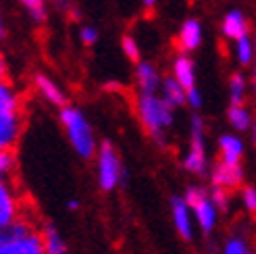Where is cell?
Instances as JSON below:
<instances>
[{
    "label": "cell",
    "instance_id": "obj_25",
    "mask_svg": "<svg viewBox=\"0 0 256 254\" xmlns=\"http://www.w3.org/2000/svg\"><path fill=\"white\" fill-rule=\"evenodd\" d=\"M210 198L214 202V206H219L221 210H227V194H225L223 186H214L210 192Z\"/></svg>",
    "mask_w": 256,
    "mask_h": 254
},
{
    "label": "cell",
    "instance_id": "obj_28",
    "mask_svg": "<svg viewBox=\"0 0 256 254\" xmlns=\"http://www.w3.org/2000/svg\"><path fill=\"white\" fill-rule=\"evenodd\" d=\"M244 204L250 212H256V190L254 188H244Z\"/></svg>",
    "mask_w": 256,
    "mask_h": 254
},
{
    "label": "cell",
    "instance_id": "obj_1",
    "mask_svg": "<svg viewBox=\"0 0 256 254\" xmlns=\"http://www.w3.org/2000/svg\"><path fill=\"white\" fill-rule=\"evenodd\" d=\"M173 108L175 106L164 96L160 98L156 94L144 92L138 96V115L158 144H164V130L173 123Z\"/></svg>",
    "mask_w": 256,
    "mask_h": 254
},
{
    "label": "cell",
    "instance_id": "obj_19",
    "mask_svg": "<svg viewBox=\"0 0 256 254\" xmlns=\"http://www.w3.org/2000/svg\"><path fill=\"white\" fill-rule=\"evenodd\" d=\"M246 94V78L242 73H232L229 78V102L232 104H242Z\"/></svg>",
    "mask_w": 256,
    "mask_h": 254
},
{
    "label": "cell",
    "instance_id": "obj_3",
    "mask_svg": "<svg viewBox=\"0 0 256 254\" xmlns=\"http://www.w3.org/2000/svg\"><path fill=\"white\" fill-rule=\"evenodd\" d=\"M46 246L23 221L4 227L0 238V254H44Z\"/></svg>",
    "mask_w": 256,
    "mask_h": 254
},
{
    "label": "cell",
    "instance_id": "obj_17",
    "mask_svg": "<svg viewBox=\"0 0 256 254\" xmlns=\"http://www.w3.org/2000/svg\"><path fill=\"white\" fill-rule=\"evenodd\" d=\"M254 52H256V48H254V42L250 40V36H242L240 40H236V58L240 65H250V62L254 60Z\"/></svg>",
    "mask_w": 256,
    "mask_h": 254
},
{
    "label": "cell",
    "instance_id": "obj_12",
    "mask_svg": "<svg viewBox=\"0 0 256 254\" xmlns=\"http://www.w3.org/2000/svg\"><path fill=\"white\" fill-rule=\"evenodd\" d=\"M242 182V167L240 162L238 164H232V162H219L212 171V184L214 186H223V188H229V186H238Z\"/></svg>",
    "mask_w": 256,
    "mask_h": 254
},
{
    "label": "cell",
    "instance_id": "obj_18",
    "mask_svg": "<svg viewBox=\"0 0 256 254\" xmlns=\"http://www.w3.org/2000/svg\"><path fill=\"white\" fill-rule=\"evenodd\" d=\"M12 214H15V204H12V198L8 194L6 186H0V225L8 227L12 223Z\"/></svg>",
    "mask_w": 256,
    "mask_h": 254
},
{
    "label": "cell",
    "instance_id": "obj_29",
    "mask_svg": "<svg viewBox=\"0 0 256 254\" xmlns=\"http://www.w3.org/2000/svg\"><path fill=\"white\" fill-rule=\"evenodd\" d=\"M10 169H12V154H8V152L4 150L2 154H0V171L6 173Z\"/></svg>",
    "mask_w": 256,
    "mask_h": 254
},
{
    "label": "cell",
    "instance_id": "obj_34",
    "mask_svg": "<svg viewBox=\"0 0 256 254\" xmlns=\"http://www.w3.org/2000/svg\"><path fill=\"white\" fill-rule=\"evenodd\" d=\"M250 254H252V252H250Z\"/></svg>",
    "mask_w": 256,
    "mask_h": 254
},
{
    "label": "cell",
    "instance_id": "obj_8",
    "mask_svg": "<svg viewBox=\"0 0 256 254\" xmlns=\"http://www.w3.org/2000/svg\"><path fill=\"white\" fill-rule=\"evenodd\" d=\"M136 82H138L140 92H144V94H156V90L162 86L158 71L154 69V65H150L146 60L136 62Z\"/></svg>",
    "mask_w": 256,
    "mask_h": 254
},
{
    "label": "cell",
    "instance_id": "obj_33",
    "mask_svg": "<svg viewBox=\"0 0 256 254\" xmlns=\"http://www.w3.org/2000/svg\"><path fill=\"white\" fill-rule=\"evenodd\" d=\"M254 144H256V123H254Z\"/></svg>",
    "mask_w": 256,
    "mask_h": 254
},
{
    "label": "cell",
    "instance_id": "obj_2",
    "mask_svg": "<svg viewBox=\"0 0 256 254\" xmlns=\"http://www.w3.org/2000/svg\"><path fill=\"white\" fill-rule=\"evenodd\" d=\"M60 123L65 125L69 142L75 148V152L84 158L94 156V136L84 112L75 106H60Z\"/></svg>",
    "mask_w": 256,
    "mask_h": 254
},
{
    "label": "cell",
    "instance_id": "obj_16",
    "mask_svg": "<svg viewBox=\"0 0 256 254\" xmlns=\"http://www.w3.org/2000/svg\"><path fill=\"white\" fill-rule=\"evenodd\" d=\"M219 146L223 150V160L225 162H232V164L240 162V156H242V152H244L242 140H238L236 136H221Z\"/></svg>",
    "mask_w": 256,
    "mask_h": 254
},
{
    "label": "cell",
    "instance_id": "obj_6",
    "mask_svg": "<svg viewBox=\"0 0 256 254\" xmlns=\"http://www.w3.org/2000/svg\"><path fill=\"white\" fill-rule=\"evenodd\" d=\"M186 202L194 208L196 219L204 232H210L214 225V202L212 198L200 188H188L186 192Z\"/></svg>",
    "mask_w": 256,
    "mask_h": 254
},
{
    "label": "cell",
    "instance_id": "obj_24",
    "mask_svg": "<svg viewBox=\"0 0 256 254\" xmlns=\"http://www.w3.org/2000/svg\"><path fill=\"white\" fill-rule=\"evenodd\" d=\"M80 40L84 46H94L98 42V30L92 28V25H86V28H82V32H80Z\"/></svg>",
    "mask_w": 256,
    "mask_h": 254
},
{
    "label": "cell",
    "instance_id": "obj_31",
    "mask_svg": "<svg viewBox=\"0 0 256 254\" xmlns=\"http://www.w3.org/2000/svg\"><path fill=\"white\" fill-rule=\"evenodd\" d=\"M252 90H254V96H256V65H254V71H252Z\"/></svg>",
    "mask_w": 256,
    "mask_h": 254
},
{
    "label": "cell",
    "instance_id": "obj_13",
    "mask_svg": "<svg viewBox=\"0 0 256 254\" xmlns=\"http://www.w3.org/2000/svg\"><path fill=\"white\" fill-rule=\"evenodd\" d=\"M173 78L182 84L186 90L196 86V73H194V62H192L190 56L179 54L173 60Z\"/></svg>",
    "mask_w": 256,
    "mask_h": 254
},
{
    "label": "cell",
    "instance_id": "obj_14",
    "mask_svg": "<svg viewBox=\"0 0 256 254\" xmlns=\"http://www.w3.org/2000/svg\"><path fill=\"white\" fill-rule=\"evenodd\" d=\"M36 86H38V90H40V94L48 100V102H52L56 106H65L67 104V98H65V94H62V90L50 78H46L44 73L36 75Z\"/></svg>",
    "mask_w": 256,
    "mask_h": 254
},
{
    "label": "cell",
    "instance_id": "obj_5",
    "mask_svg": "<svg viewBox=\"0 0 256 254\" xmlns=\"http://www.w3.org/2000/svg\"><path fill=\"white\" fill-rule=\"evenodd\" d=\"M98 177H100V188L108 192L121 180V164L117 158L110 142H104L100 146V154H98Z\"/></svg>",
    "mask_w": 256,
    "mask_h": 254
},
{
    "label": "cell",
    "instance_id": "obj_27",
    "mask_svg": "<svg viewBox=\"0 0 256 254\" xmlns=\"http://www.w3.org/2000/svg\"><path fill=\"white\" fill-rule=\"evenodd\" d=\"M186 98H188V104H190L192 108H200V106H202V96H200V90H198L196 86L190 88L188 94H186Z\"/></svg>",
    "mask_w": 256,
    "mask_h": 254
},
{
    "label": "cell",
    "instance_id": "obj_30",
    "mask_svg": "<svg viewBox=\"0 0 256 254\" xmlns=\"http://www.w3.org/2000/svg\"><path fill=\"white\" fill-rule=\"evenodd\" d=\"M140 2H142L146 8H152V6H156V2H158V0H140Z\"/></svg>",
    "mask_w": 256,
    "mask_h": 254
},
{
    "label": "cell",
    "instance_id": "obj_7",
    "mask_svg": "<svg viewBox=\"0 0 256 254\" xmlns=\"http://www.w3.org/2000/svg\"><path fill=\"white\" fill-rule=\"evenodd\" d=\"M192 144L186 156V169L192 173H204L206 167V154H204V127L198 115L192 117Z\"/></svg>",
    "mask_w": 256,
    "mask_h": 254
},
{
    "label": "cell",
    "instance_id": "obj_15",
    "mask_svg": "<svg viewBox=\"0 0 256 254\" xmlns=\"http://www.w3.org/2000/svg\"><path fill=\"white\" fill-rule=\"evenodd\" d=\"M160 90H162V96L169 100V102L173 106H182L184 102H188V90L179 84L175 78H167V80H162V86H160Z\"/></svg>",
    "mask_w": 256,
    "mask_h": 254
},
{
    "label": "cell",
    "instance_id": "obj_23",
    "mask_svg": "<svg viewBox=\"0 0 256 254\" xmlns=\"http://www.w3.org/2000/svg\"><path fill=\"white\" fill-rule=\"evenodd\" d=\"M121 48H123V54L132 62H140V46H138V42L134 40L132 36H123L121 38Z\"/></svg>",
    "mask_w": 256,
    "mask_h": 254
},
{
    "label": "cell",
    "instance_id": "obj_9",
    "mask_svg": "<svg viewBox=\"0 0 256 254\" xmlns=\"http://www.w3.org/2000/svg\"><path fill=\"white\" fill-rule=\"evenodd\" d=\"M221 34L227 38V40H240L242 36L248 34V21L244 17V12L240 8H234L229 10L227 15L223 17V23H221Z\"/></svg>",
    "mask_w": 256,
    "mask_h": 254
},
{
    "label": "cell",
    "instance_id": "obj_32",
    "mask_svg": "<svg viewBox=\"0 0 256 254\" xmlns=\"http://www.w3.org/2000/svg\"><path fill=\"white\" fill-rule=\"evenodd\" d=\"M69 208H71V210L78 208V200H69Z\"/></svg>",
    "mask_w": 256,
    "mask_h": 254
},
{
    "label": "cell",
    "instance_id": "obj_4",
    "mask_svg": "<svg viewBox=\"0 0 256 254\" xmlns=\"http://www.w3.org/2000/svg\"><path fill=\"white\" fill-rule=\"evenodd\" d=\"M17 96L2 84L0 86V146L6 148L17 140L19 134V117H17Z\"/></svg>",
    "mask_w": 256,
    "mask_h": 254
},
{
    "label": "cell",
    "instance_id": "obj_26",
    "mask_svg": "<svg viewBox=\"0 0 256 254\" xmlns=\"http://www.w3.org/2000/svg\"><path fill=\"white\" fill-rule=\"evenodd\" d=\"M225 254H250V252H248L246 244L242 242V240L234 238V240H229V242H227V246H225Z\"/></svg>",
    "mask_w": 256,
    "mask_h": 254
},
{
    "label": "cell",
    "instance_id": "obj_22",
    "mask_svg": "<svg viewBox=\"0 0 256 254\" xmlns=\"http://www.w3.org/2000/svg\"><path fill=\"white\" fill-rule=\"evenodd\" d=\"M19 4L25 6V10L30 12L34 21H38V23L46 21V4H44V0H19Z\"/></svg>",
    "mask_w": 256,
    "mask_h": 254
},
{
    "label": "cell",
    "instance_id": "obj_11",
    "mask_svg": "<svg viewBox=\"0 0 256 254\" xmlns=\"http://www.w3.org/2000/svg\"><path fill=\"white\" fill-rule=\"evenodd\" d=\"M171 210H173V221L179 236L184 240H192V225H190V214H188V202L186 198L173 196L171 198Z\"/></svg>",
    "mask_w": 256,
    "mask_h": 254
},
{
    "label": "cell",
    "instance_id": "obj_21",
    "mask_svg": "<svg viewBox=\"0 0 256 254\" xmlns=\"http://www.w3.org/2000/svg\"><path fill=\"white\" fill-rule=\"evenodd\" d=\"M44 246H46V254H67L65 244H62L58 232L52 225H46L44 230Z\"/></svg>",
    "mask_w": 256,
    "mask_h": 254
},
{
    "label": "cell",
    "instance_id": "obj_10",
    "mask_svg": "<svg viewBox=\"0 0 256 254\" xmlns=\"http://www.w3.org/2000/svg\"><path fill=\"white\" fill-rule=\"evenodd\" d=\"M179 46L184 52H192L202 44V25L198 19H186L179 28Z\"/></svg>",
    "mask_w": 256,
    "mask_h": 254
},
{
    "label": "cell",
    "instance_id": "obj_20",
    "mask_svg": "<svg viewBox=\"0 0 256 254\" xmlns=\"http://www.w3.org/2000/svg\"><path fill=\"white\" fill-rule=\"evenodd\" d=\"M227 119H229V123H232L236 130H240V132H246L248 127H250V112L242 106V104H232L229 106V110H227Z\"/></svg>",
    "mask_w": 256,
    "mask_h": 254
}]
</instances>
